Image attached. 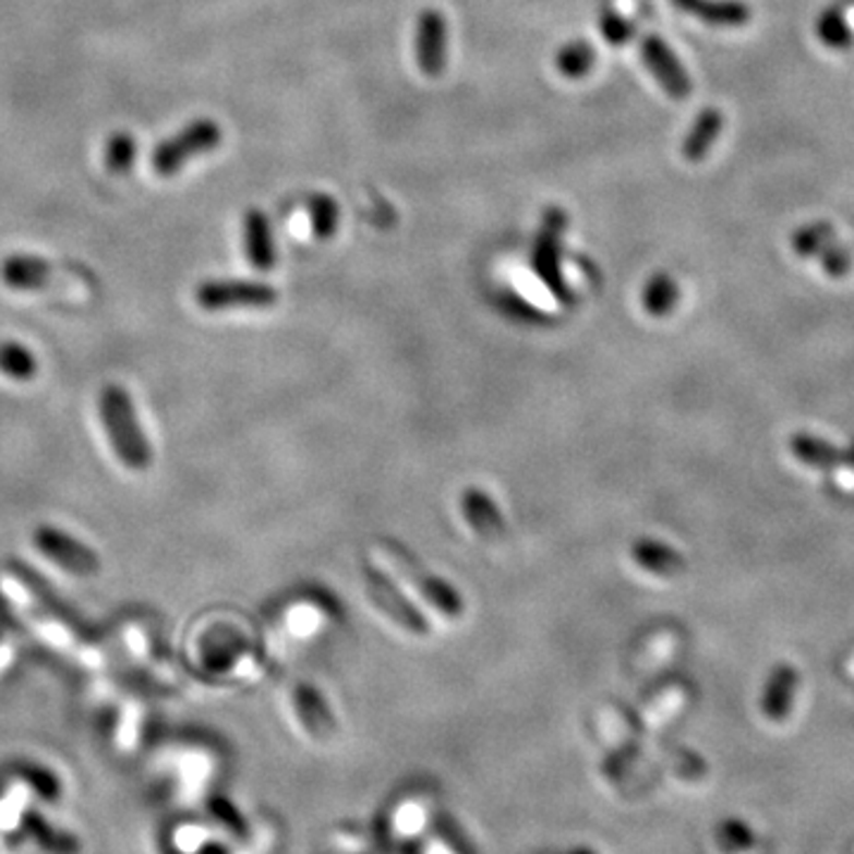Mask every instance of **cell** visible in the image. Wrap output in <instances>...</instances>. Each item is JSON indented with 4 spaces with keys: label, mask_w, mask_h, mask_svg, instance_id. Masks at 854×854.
<instances>
[{
    "label": "cell",
    "mask_w": 854,
    "mask_h": 854,
    "mask_svg": "<svg viewBox=\"0 0 854 854\" xmlns=\"http://www.w3.org/2000/svg\"><path fill=\"white\" fill-rule=\"evenodd\" d=\"M100 418L117 458L131 470H145L153 464L151 444L145 440L139 413L129 392L121 385H107L100 395Z\"/></svg>",
    "instance_id": "6da1fadb"
},
{
    "label": "cell",
    "mask_w": 854,
    "mask_h": 854,
    "mask_svg": "<svg viewBox=\"0 0 854 854\" xmlns=\"http://www.w3.org/2000/svg\"><path fill=\"white\" fill-rule=\"evenodd\" d=\"M221 127L212 119H197L193 124L181 129L173 139H167L165 143L157 145L153 155V167L159 176H176L181 171L185 161L195 159L205 153H212L214 147L221 145Z\"/></svg>",
    "instance_id": "7a4b0ae2"
},
{
    "label": "cell",
    "mask_w": 854,
    "mask_h": 854,
    "mask_svg": "<svg viewBox=\"0 0 854 854\" xmlns=\"http://www.w3.org/2000/svg\"><path fill=\"white\" fill-rule=\"evenodd\" d=\"M276 297L270 285L254 280H207L195 292L197 304L205 311L266 309L276 302Z\"/></svg>",
    "instance_id": "3957f363"
},
{
    "label": "cell",
    "mask_w": 854,
    "mask_h": 854,
    "mask_svg": "<svg viewBox=\"0 0 854 854\" xmlns=\"http://www.w3.org/2000/svg\"><path fill=\"white\" fill-rule=\"evenodd\" d=\"M34 546L46 555L48 561L60 565L70 575L76 577H93L98 575L100 558L95 555L86 544H81L79 539L67 534L58 527H38L34 532Z\"/></svg>",
    "instance_id": "277c9868"
},
{
    "label": "cell",
    "mask_w": 854,
    "mask_h": 854,
    "mask_svg": "<svg viewBox=\"0 0 854 854\" xmlns=\"http://www.w3.org/2000/svg\"><path fill=\"white\" fill-rule=\"evenodd\" d=\"M385 553L387 558L392 561V565L397 567V573H401L406 579L411 581V585L416 587V591H420L425 596V599L437 605L444 615L449 617H458L460 613H464V603H460V596L446 585V581H442L440 577L430 575L428 569L416 563L413 555L406 551L404 546H397V544H385Z\"/></svg>",
    "instance_id": "5b68a950"
},
{
    "label": "cell",
    "mask_w": 854,
    "mask_h": 854,
    "mask_svg": "<svg viewBox=\"0 0 854 854\" xmlns=\"http://www.w3.org/2000/svg\"><path fill=\"white\" fill-rule=\"evenodd\" d=\"M565 214L558 207H551L544 214V224L539 228V236L534 240L532 250V268L534 274L546 282V288L555 294L565 297V285L561 274V236L565 230Z\"/></svg>",
    "instance_id": "8992f818"
},
{
    "label": "cell",
    "mask_w": 854,
    "mask_h": 854,
    "mask_svg": "<svg viewBox=\"0 0 854 854\" xmlns=\"http://www.w3.org/2000/svg\"><path fill=\"white\" fill-rule=\"evenodd\" d=\"M363 579H365V587H369L373 603L380 610H385L392 620L399 622V625L409 632L428 634L425 617L418 613L404 593H399V589L392 585V581L385 577V573H380V569H375L373 565H363Z\"/></svg>",
    "instance_id": "52a82bcc"
},
{
    "label": "cell",
    "mask_w": 854,
    "mask_h": 854,
    "mask_svg": "<svg viewBox=\"0 0 854 854\" xmlns=\"http://www.w3.org/2000/svg\"><path fill=\"white\" fill-rule=\"evenodd\" d=\"M416 60L420 72L440 76L446 67V22L440 10H425L416 26Z\"/></svg>",
    "instance_id": "ba28073f"
},
{
    "label": "cell",
    "mask_w": 854,
    "mask_h": 854,
    "mask_svg": "<svg viewBox=\"0 0 854 854\" xmlns=\"http://www.w3.org/2000/svg\"><path fill=\"white\" fill-rule=\"evenodd\" d=\"M52 276V266L34 254H12L0 264V278L12 290H40L46 288Z\"/></svg>",
    "instance_id": "9c48e42d"
},
{
    "label": "cell",
    "mask_w": 854,
    "mask_h": 854,
    "mask_svg": "<svg viewBox=\"0 0 854 854\" xmlns=\"http://www.w3.org/2000/svg\"><path fill=\"white\" fill-rule=\"evenodd\" d=\"M242 236H245V254L256 270H270L276 264V245L274 233L266 214L252 209L245 214L242 221Z\"/></svg>",
    "instance_id": "30bf717a"
},
{
    "label": "cell",
    "mask_w": 854,
    "mask_h": 854,
    "mask_svg": "<svg viewBox=\"0 0 854 854\" xmlns=\"http://www.w3.org/2000/svg\"><path fill=\"white\" fill-rule=\"evenodd\" d=\"M464 513L472 530L486 541H496L506 534V522L494 501L480 490H468L464 496Z\"/></svg>",
    "instance_id": "8fae6325"
},
{
    "label": "cell",
    "mask_w": 854,
    "mask_h": 854,
    "mask_svg": "<svg viewBox=\"0 0 854 854\" xmlns=\"http://www.w3.org/2000/svg\"><path fill=\"white\" fill-rule=\"evenodd\" d=\"M641 52H643V62L650 67V72L660 79V84L672 95H684L688 91L686 74L682 72V67L676 64L674 56L660 38L648 36L643 40Z\"/></svg>",
    "instance_id": "7c38bea8"
},
{
    "label": "cell",
    "mask_w": 854,
    "mask_h": 854,
    "mask_svg": "<svg viewBox=\"0 0 854 854\" xmlns=\"http://www.w3.org/2000/svg\"><path fill=\"white\" fill-rule=\"evenodd\" d=\"M38 371V361L32 354L29 347H24L15 340L0 342V373L17 380V383H26Z\"/></svg>",
    "instance_id": "4fadbf2b"
},
{
    "label": "cell",
    "mask_w": 854,
    "mask_h": 854,
    "mask_svg": "<svg viewBox=\"0 0 854 854\" xmlns=\"http://www.w3.org/2000/svg\"><path fill=\"white\" fill-rule=\"evenodd\" d=\"M135 157H139V143L131 133L127 131H117L110 135V141L105 145V167L110 173L124 176L131 171L135 165Z\"/></svg>",
    "instance_id": "5bb4252c"
},
{
    "label": "cell",
    "mask_w": 854,
    "mask_h": 854,
    "mask_svg": "<svg viewBox=\"0 0 854 854\" xmlns=\"http://www.w3.org/2000/svg\"><path fill=\"white\" fill-rule=\"evenodd\" d=\"M596 64V50L587 44V40H575L561 48L558 58H555V67L567 79H581L587 76Z\"/></svg>",
    "instance_id": "9a60e30c"
},
{
    "label": "cell",
    "mask_w": 854,
    "mask_h": 854,
    "mask_svg": "<svg viewBox=\"0 0 854 854\" xmlns=\"http://www.w3.org/2000/svg\"><path fill=\"white\" fill-rule=\"evenodd\" d=\"M309 216H311V226H314V233L323 240H328L335 236L337 221H340V207L330 195H316L309 202Z\"/></svg>",
    "instance_id": "2e32d148"
},
{
    "label": "cell",
    "mask_w": 854,
    "mask_h": 854,
    "mask_svg": "<svg viewBox=\"0 0 854 854\" xmlns=\"http://www.w3.org/2000/svg\"><path fill=\"white\" fill-rule=\"evenodd\" d=\"M601 34L610 46H625L634 36V26L617 12H603L601 15Z\"/></svg>",
    "instance_id": "e0dca14e"
},
{
    "label": "cell",
    "mask_w": 854,
    "mask_h": 854,
    "mask_svg": "<svg viewBox=\"0 0 854 854\" xmlns=\"http://www.w3.org/2000/svg\"><path fill=\"white\" fill-rule=\"evenodd\" d=\"M672 300H674V288L672 282L664 278H655L648 285V290L643 294V302L648 311H653V314H662V311L672 304Z\"/></svg>",
    "instance_id": "ac0fdd59"
}]
</instances>
